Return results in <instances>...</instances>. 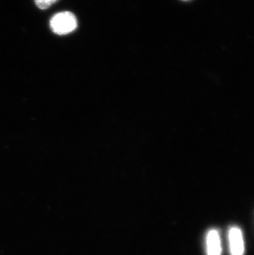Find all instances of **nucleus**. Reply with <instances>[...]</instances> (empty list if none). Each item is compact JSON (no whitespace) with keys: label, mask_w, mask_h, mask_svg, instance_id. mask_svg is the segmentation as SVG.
Segmentation results:
<instances>
[{"label":"nucleus","mask_w":254,"mask_h":255,"mask_svg":"<svg viewBox=\"0 0 254 255\" xmlns=\"http://www.w3.org/2000/svg\"><path fill=\"white\" fill-rule=\"evenodd\" d=\"M76 17L72 12H63L55 14L51 19L50 27L51 31L57 35H66L75 31L76 29Z\"/></svg>","instance_id":"f257e3e1"},{"label":"nucleus","mask_w":254,"mask_h":255,"mask_svg":"<svg viewBox=\"0 0 254 255\" xmlns=\"http://www.w3.org/2000/svg\"><path fill=\"white\" fill-rule=\"evenodd\" d=\"M229 246L231 255H244L245 243L242 231L239 227H233L229 231Z\"/></svg>","instance_id":"f03ea898"},{"label":"nucleus","mask_w":254,"mask_h":255,"mask_svg":"<svg viewBox=\"0 0 254 255\" xmlns=\"http://www.w3.org/2000/svg\"><path fill=\"white\" fill-rule=\"evenodd\" d=\"M221 241L217 230L212 229L206 235V253L207 255H221Z\"/></svg>","instance_id":"7ed1b4c3"},{"label":"nucleus","mask_w":254,"mask_h":255,"mask_svg":"<svg viewBox=\"0 0 254 255\" xmlns=\"http://www.w3.org/2000/svg\"><path fill=\"white\" fill-rule=\"evenodd\" d=\"M60 0H35L36 5L41 10H46Z\"/></svg>","instance_id":"20e7f679"}]
</instances>
